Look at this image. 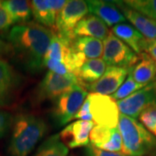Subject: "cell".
<instances>
[{"label":"cell","instance_id":"obj_27","mask_svg":"<svg viewBox=\"0 0 156 156\" xmlns=\"http://www.w3.org/2000/svg\"><path fill=\"white\" fill-rule=\"evenodd\" d=\"M138 118L140 123L152 133L156 125V101L147 107Z\"/></svg>","mask_w":156,"mask_h":156},{"label":"cell","instance_id":"obj_2","mask_svg":"<svg viewBox=\"0 0 156 156\" xmlns=\"http://www.w3.org/2000/svg\"><path fill=\"white\" fill-rule=\"evenodd\" d=\"M48 130L44 119L32 114H18L13 119L8 154L28 156Z\"/></svg>","mask_w":156,"mask_h":156},{"label":"cell","instance_id":"obj_23","mask_svg":"<svg viewBox=\"0 0 156 156\" xmlns=\"http://www.w3.org/2000/svg\"><path fill=\"white\" fill-rule=\"evenodd\" d=\"M69 148L62 142L59 134L51 135L39 146L33 156H67Z\"/></svg>","mask_w":156,"mask_h":156},{"label":"cell","instance_id":"obj_8","mask_svg":"<svg viewBox=\"0 0 156 156\" xmlns=\"http://www.w3.org/2000/svg\"><path fill=\"white\" fill-rule=\"evenodd\" d=\"M89 12L86 1L69 0L58 13L56 17L55 29L56 34L65 38L73 40L72 31Z\"/></svg>","mask_w":156,"mask_h":156},{"label":"cell","instance_id":"obj_38","mask_svg":"<svg viewBox=\"0 0 156 156\" xmlns=\"http://www.w3.org/2000/svg\"><path fill=\"white\" fill-rule=\"evenodd\" d=\"M71 156H74V155H71Z\"/></svg>","mask_w":156,"mask_h":156},{"label":"cell","instance_id":"obj_15","mask_svg":"<svg viewBox=\"0 0 156 156\" xmlns=\"http://www.w3.org/2000/svg\"><path fill=\"white\" fill-rule=\"evenodd\" d=\"M86 3L89 13L99 17L108 26L117 25L126 21L122 12L114 2L90 0Z\"/></svg>","mask_w":156,"mask_h":156},{"label":"cell","instance_id":"obj_35","mask_svg":"<svg viewBox=\"0 0 156 156\" xmlns=\"http://www.w3.org/2000/svg\"><path fill=\"white\" fill-rule=\"evenodd\" d=\"M11 52V46L8 43H5L3 39L0 37V56L5 55Z\"/></svg>","mask_w":156,"mask_h":156},{"label":"cell","instance_id":"obj_31","mask_svg":"<svg viewBox=\"0 0 156 156\" xmlns=\"http://www.w3.org/2000/svg\"><path fill=\"white\" fill-rule=\"evenodd\" d=\"M85 154L86 156H127L123 153H113V152L102 150L91 144H89L86 147Z\"/></svg>","mask_w":156,"mask_h":156},{"label":"cell","instance_id":"obj_33","mask_svg":"<svg viewBox=\"0 0 156 156\" xmlns=\"http://www.w3.org/2000/svg\"><path fill=\"white\" fill-rule=\"evenodd\" d=\"M13 24L11 17L6 12L0 1V30H6Z\"/></svg>","mask_w":156,"mask_h":156},{"label":"cell","instance_id":"obj_12","mask_svg":"<svg viewBox=\"0 0 156 156\" xmlns=\"http://www.w3.org/2000/svg\"><path fill=\"white\" fill-rule=\"evenodd\" d=\"M93 127V122L78 120L63 128L59 136L62 142L68 148L73 149L81 147H87L89 144V134Z\"/></svg>","mask_w":156,"mask_h":156},{"label":"cell","instance_id":"obj_16","mask_svg":"<svg viewBox=\"0 0 156 156\" xmlns=\"http://www.w3.org/2000/svg\"><path fill=\"white\" fill-rule=\"evenodd\" d=\"M110 34L106 24L95 15H87L73 30L72 38L76 37H89L104 40Z\"/></svg>","mask_w":156,"mask_h":156},{"label":"cell","instance_id":"obj_29","mask_svg":"<svg viewBox=\"0 0 156 156\" xmlns=\"http://www.w3.org/2000/svg\"><path fill=\"white\" fill-rule=\"evenodd\" d=\"M14 117L10 112L0 108V138L4 137L11 128Z\"/></svg>","mask_w":156,"mask_h":156},{"label":"cell","instance_id":"obj_34","mask_svg":"<svg viewBox=\"0 0 156 156\" xmlns=\"http://www.w3.org/2000/svg\"><path fill=\"white\" fill-rule=\"evenodd\" d=\"M145 52L148 54L151 58L156 63V44L153 41H149L146 47Z\"/></svg>","mask_w":156,"mask_h":156},{"label":"cell","instance_id":"obj_18","mask_svg":"<svg viewBox=\"0 0 156 156\" xmlns=\"http://www.w3.org/2000/svg\"><path fill=\"white\" fill-rule=\"evenodd\" d=\"M129 75L136 83L146 86L156 81V63L148 54L143 52L140 55V62L131 69Z\"/></svg>","mask_w":156,"mask_h":156},{"label":"cell","instance_id":"obj_36","mask_svg":"<svg viewBox=\"0 0 156 156\" xmlns=\"http://www.w3.org/2000/svg\"><path fill=\"white\" fill-rule=\"evenodd\" d=\"M152 134H154L156 136V125H155V127H154V130H153V132H152Z\"/></svg>","mask_w":156,"mask_h":156},{"label":"cell","instance_id":"obj_37","mask_svg":"<svg viewBox=\"0 0 156 156\" xmlns=\"http://www.w3.org/2000/svg\"><path fill=\"white\" fill-rule=\"evenodd\" d=\"M153 42H154V43H155V44H156V40H154V41H153Z\"/></svg>","mask_w":156,"mask_h":156},{"label":"cell","instance_id":"obj_19","mask_svg":"<svg viewBox=\"0 0 156 156\" xmlns=\"http://www.w3.org/2000/svg\"><path fill=\"white\" fill-rule=\"evenodd\" d=\"M107 64L101 59L87 60L75 75L83 85L91 84L99 80L106 70Z\"/></svg>","mask_w":156,"mask_h":156},{"label":"cell","instance_id":"obj_30","mask_svg":"<svg viewBox=\"0 0 156 156\" xmlns=\"http://www.w3.org/2000/svg\"><path fill=\"white\" fill-rule=\"evenodd\" d=\"M44 67L48 68L50 69V71L56 73L57 75L68 76V75L72 74L68 69L66 65L63 62H61L53 61V60H46L44 62Z\"/></svg>","mask_w":156,"mask_h":156},{"label":"cell","instance_id":"obj_11","mask_svg":"<svg viewBox=\"0 0 156 156\" xmlns=\"http://www.w3.org/2000/svg\"><path fill=\"white\" fill-rule=\"evenodd\" d=\"M20 84V77L11 64L0 58V107L13 101Z\"/></svg>","mask_w":156,"mask_h":156},{"label":"cell","instance_id":"obj_22","mask_svg":"<svg viewBox=\"0 0 156 156\" xmlns=\"http://www.w3.org/2000/svg\"><path fill=\"white\" fill-rule=\"evenodd\" d=\"M71 41L72 40L65 38L58 34L53 33L52 39L45 54L44 61L53 60L64 62L66 56L71 49Z\"/></svg>","mask_w":156,"mask_h":156},{"label":"cell","instance_id":"obj_24","mask_svg":"<svg viewBox=\"0 0 156 156\" xmlns=\"http://www.w3.org/2000/svg\"><path fill=\"white\" fill-rule=\"evenodd\" d=\"M123 2L129 8L156 21V0H126Z\"/></svg>","mask_w":156,"mask_h":156},{"label":"cell","instance_id":"obj_32","mask_svg":"<svg viewBox=\"0 0 156 156\" xmlns=\"http://www.w3.org/2000/svg\"><path fill=\"white\" fill-rule=\"evenodd\" d=\"M74 119H80V121H84V122H92L93 121L92 115L90 113V104H89V99L88 96H87L86 100L84 101L83 104L80 108V110L75 115Z\"/></svg>","mask_w":156,"mask_h":156},{"label":"cell","instance_id":"obj_14","mask_svg":"<svg viewBox=\"0 0 156 156\" xmlns=\"http://www.w3.org/2000/svg\"><path fill=\"white\" fill-rule=\"evenodd\" d=\"M114 3L119 7L125 18L129 20L134 28L142 34L146 39L148 41L156 40V21L129 8L123 1H114Z\"/></svg>","mask_w":156,"mask_h":156},{"label":"cell","instance_id":"obj_6","mask_svg":"<svg viewBox=\"0 0 156 156\" xmlns=\"http://www.w3.org/2000/svg\"><path fill=\"white\" fill-rule=\"evenodd\" d=\"M103 61L113 67L126 68L131 69L139 62V56L114 34L103 40Z\"/></svg>","mask_w":156,"mask_h":156},{"label":"cell","instance_id":"obj_21","mask_svg":"<svg viewBox=\"0 0 156 156\" xmlns=\"http://www.w3.org/2000/svg\"><path fill=\"white\" fill-rule=\"evenodd\" d=\"M72 46L88 59H99L103 53V43L100 39L89 37H76L71 41Z\"/></svg>","mask_w":156,"mask_h":156},{"label":"cell","instance_id":"obj_7","mask_svg":"<svg viewBox=\"0 0 156 156\" xmlns=\"http://www.w3.org/2000/svg\"><path fill=\"white\" fill-rule=\"evenodd\" d=\"M88 97L93 122L110 129L116 128L120 117L116 101L111 96L95 93L89 94Z\"/></svg>","mask_w":156,"mask_h":156},{"label":"cell","instance_id":"obj_1","mask_svg":"<svg viewBox=\"0 0 156 156\" xmlns=\"http://www.w3.org/2000/svg\"><path fill=\"white\" fill-rule=\"evenodd\" d=\"M53 32L34 22L15 25L7 35L11 53L29 72L36 74L44 67L47 49Z\"/></svg>","mask_w":156,"mask_h":156},{"label":"cell","instance_id":"obj_26","mask_svg":"<svg viewBox=\"0 0 156 156\" xmlns=\"http://www.w3.org/2000/svg\"><path fill=\"white\" fill-rule=\"evenodd\" d=\"M111 136V129L103 126L95 125L93 127L89 134V144L100 147L101 146L106 144Z\"/></svg>","mask_w":156,"mask_h":156},{"label":"cell","instance_id":"obj_10","mask_svg":"<svg viewBox=\"0 0 156 156\" xmlns=\"http://www.w3.org/2000/svg\"><path fill=\"white\" fill-rule=\"evenodd\" d=\"M130 70L131 69L126 68L108 66L99 80L93 83L85 84L83 86L86 87L91 93L112 95L125 82Z\"/></svg>","mask_w":156,"mask_h":156},{"label":"cell","instance_id":"obj_13","mask_svg":"<svg viewBox=\"0 0 156 156\" xmlns=\"http://www.w3.org/2000/svg\"><path fill=\"white\" fill-rule=\"evenodd\" d=\"M67 1L64 0H33L30 7L34 18L50 28H55L56 17Z\"/></svg>","mask_w":156,"mask_h":156},{"label":"cell","instance_id":"obj_9","mask_svg":"<svg viewBox=\"0 0 156 156\" xmlns=\"http://www.w3.org/2000/svg\"><path fill=\"white\" fill-rule=\"evenodd\" d=\"M156 101V81L146 85L123 100L118 101L117 105L122 115L136 119L151 103Z\"/></svg>","mask_w":156,"mask_h":156},{"label":"cell","instance_id":"obj_20","mask_svg":"<svg viewBox=\"0 0 156 156\" xmlns=\"http://www.w3.org/2000/svg\"><path fill=\"white\" fill-rule=\"evenodd\" d=\"M2 5L14 23H26L30 19L32 11L28 1L23 0H5L1 1Z\"/></svg>","mask_w":156,"mask_h":156},{"label":"cell","instance_id":"obj_3","mask_svg":"<svg viewBox=\"0 0 156 156\" xmlns=\"http://www.w3.org/2000/svg\"><path fill=\"white\" fill-rule=\"evenodd\" d=\"M118 129L122 139V153L127 156H144L156 147V139L134 118L120 115Z\"/></svg>","mask_w":156,"mask_h":156},{"label":"cell","instance_id":"obj_4","mask_svg":"<svg viewBox=\"0 0 156 156\" xmlns=\"http://www.w3.org/2000/svg\"><path fill=\"white\" fill-rule=\"evenodd\" d=\"M87 96V90L78 83L56 98L52 112L56 122L62 126L71 122L82 108Z\"/></svg>","mask_w":156,"mask_h":156},{"label":"cell","instance_id":"obj_17","mask_svg":"<svg viewBox=\"0 0 156 156\" xmlns=\"http://www.w3.org/2000/svg\"><path fill=\"white\" fill-rule=\"evenodd\" d=\"M112 33L128 45L134 53L139 55L145 52L146 47L149 42L136 29L128 23H122L115 25L112 29Z\"/></svg>","mask_w":156,"mask_h":156},{"label":"cell","instance_id":"obj_5","mask_svg":"<svg viewBox=\"0 0 156 156\" xmlns=\"http://www.w3.org/2000/svg\"><path fill=\"white\" fill-rule=\"evenodd\" d=\"M78 83L77 78L74 74L61 76L48 71L34 90L32 101L34 103H41L47 100H56Z\"/></svg>","mask_w":156,"mask_h":156},{"label":"cell","instance_id":"obj_28","mask_svg":"<svg viewBox=\"0 0 156 156\" xmlns=\"http://www.w3.org/2000/svg\"><path fill=\"white\" fill-rule=\"evenodd\" d=\"M102 150L113 152V153H122V139L118 128L111 129V136L106 144L99 147Z\"/></svg>","mask_w":156,"mask_h":156},{"label":"cell","instance_id":"obj_25","mask_svg":"<svg viewBox=\"0 0 156 156\" xmlns=\"http://www.w3.org/2000/svg\"><path fill=\"white\" fill-rule=\"evenodd\" d=\"M145 85L140 84L134 81L133 77L128 74V76L125 80V82L122 84V86L117 89L116 91L111 95V97L115 101H121L128 97L129 95L134 94V92L139 89L144 88Z\"/></svg>","mask_w":156,"mask_h":156}]
</instances>
